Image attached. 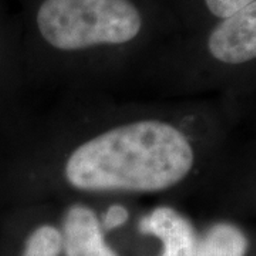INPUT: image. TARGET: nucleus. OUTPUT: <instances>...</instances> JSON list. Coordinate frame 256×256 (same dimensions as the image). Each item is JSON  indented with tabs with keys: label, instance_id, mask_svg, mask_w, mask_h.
<instances>
[{
	"label": "nucleus",
	"instance_id": "nucleus-1",
	"mask_svg": "<svg viewBox=\"0 0 256 256\" xmlns=\"http://www.w3.org/2000/svg\"><path fill=\"white\" fill-rule=\"evenodd\" d=\"M194 165L190 141L162 121H138L92 138L66 164L82 191L156 192L181 182Z\"/></svg>",
	"mask_w": 256,
	"mask_h": 256
},
{
	"label": "nucleus",
	"instance_id": "nucleus-2",
	"mask_svg": "<svg viewBox=\"0 0 256 256\" xmlns=\"http://www.w3.org/2000/svg\"><path fill=\"white\" fill-rule=\"evenodd\" d=\"M34 28L47 47L78 53L137 42L146 13L140 0H38Z\"/></svg>",
	"mask_w": 256,
	"mask_h": 256
},
{
	"label": "nucleus",
	"instance_id": "nucleus-3",
	"mask_svg": "<svg viewBox=\"0 0 256 256\" xmlns=\"http://www.w3.org/2000/svg\"><path fill=\"white\" fill-rule=\"evenodd\" d=\"M210 56L225 64H244L256 58V2L220 20L208 37Z\"/></svg>",
	"mask_w": 256,
	"mask_h": 256
},
{
	"label": "nucleus",
	"instance_id": "nucleus-4",
	"mask_svg": "<svg viewBox=\"0 0 256 256\" xmlns=\"http://www.w3.org/2000/svg\"><path fill=\"white\" fill-rule=\"evenodd\" d=\"M138 230L161 240L160 256H198L200 235L191 220L174 208L160 206L151 210L141 218Z\"/></svg>",
	"mask_w": 256,
	"mask_h": 256
},
{
	"label": "nucleus",
	"instance_id": "nucleus-5",
	"mask_svg": "<svg viewBox=\"0 0 256 256\" xmlns=\"http://www.w3.org/2000/svg\"><path fill=\"white\" fill-rule=\"evenodd\" d=\"M64 256H120L106 240L97 214L87 206L73 205L62 226Z\"/></svg>",
	"mask_w": 256,
	"mask_h": 256
},
{
	"label": "nucleus",
	"instance_id": "nucleus-6",
	"mask_svg": "<svg viewBox=\"0 0 256 256\" xmlns=\"http://www.w3.org/2000/svg\"><path fill=\"white\" fill-rule=\"evenodd\" d=\"M249 239L242 229L229 224H214L200 238L198 256H246Z\"/></svg>",
	"mask_w": 256,
	"mask_h": 256
},
{
	"label": "nucleus",
	"instance_id": "nucleus-7",
	"mask_svg": "<svg viewBox=\"0 0 256 256\" xmlns=\"http://www.w3.org/2000/svg\"><path fill=\"white\" fill-rule=\"evenodd\" d=\"M62 254V230L53 225H42L28 236L22 256H60Z\"/></svg>",
	"mask_w": 256,
	"mask_h": 256
},
{
	"label": "nucleus",
	"instance_id": "nucleus-8",
	"mask_svg": "<svg viewBox=\"0 0 256 256\" xmlns=\"http://www.w3.org/2000/svg\"><path fill=\"white\" fill-rule=\"evenodd\" d=\"M256 0H204V4L214 18L224 20Z\"/></svg>",
	"mask_w": 256,
	"mask_h": 256
},
{
	"label": "nucleus",
	"instance_id": "nucleus-9",
	"mask_svg": "<svg viewBox=\"0 0 256 256\" xmlns=\"http://www.w3.org/2000/svg\"><path fill=\"white\" fill-rule=\"evenodd\" d=\"M128 218H130V214L127 208H124L122 205H112L104 214L101 226L104 229V232H110V230L124 226L127 224Z\"/></svg>",
	"mask_w": 256,
	"mask_h": 256
}]
</instances>
